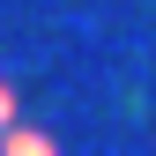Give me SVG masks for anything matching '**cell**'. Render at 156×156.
<instances>
[{"label":"cell","mask_w":156,"mask_h":156,"mask_svg":"<svg viewBox=\"0 0 156 156\" xmlns=\"http://www.w3.org/2000/svg\"><path fill=\"white\" fill-rule=\"evenodd\" d=\"M0 156H60V141H52L45 126H23V119H15V126H0Z\"/></svg>","instance_id":"1"},{"label":"cell","mask_w":156,"mask_h":156,"mask_svg":"<svg viewBox=\"0 0 156 156\" xmlns=\"http://www.w3.org/2000/svg\"><path fill=\"white\" fill-rule=\"evenodd\" d=\"M15 112H23L15 104V82H0V126H15Z\"/></svg>","instance_id":"2"}]
</instances>
